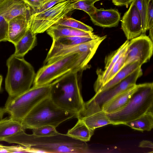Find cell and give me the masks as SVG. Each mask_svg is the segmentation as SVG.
I'll list each match as a JSON object with an SVG mask.
<instances>
[{
    "mask_svg": "<svg viewBox=\"0 0 153 153\" xmlns=\"http://www.w3.org/2000/svg\"><path fill=\"white\" fill-rule=\"evenodd\" d=\"M4 141L25 147L28 152L85 153L88 150L86 142L59 132L53 135L39 137L27 134L23 130Z\"/></svg>",
    "mask_w": 153,
    "mask_h": 153,
    "instance_id": "6da1fadb",
    "label": "cell"
},
{
    "mask_svg": "<svg viewBox=\"0 0 153 153\" xmlns=\"http://www.w3.org/2000/svg\"><path fill=\"white\" fill-rule=\"evenodd\" d=\"M97 49L70 53L44 65L36 74L33 86L47 85L67 74L83 71L87 68Z\"/></svg>",
    "mask_w": 153,
    "mask_h": 153,
    "instance_id": "7a4b0ae2",
    "label": "cell"
},
{
    "mask_svg": "<svg viewBox=\"0 0 153 153\" xmlns=\"http://www.w3.org/2000/svg\"><path fill=\"white\" fill-rule=\"evenodd\" d=\"M82 71L67 74L51 83L49 97L51 100L60 108L75 113L76 116L82 109L84 103L80 79Z\"/></svg>",
    "mask_w": 153,
    "mask_h": 153,
    "instance_id": "3957f363",
    "label": "cell"
},
{
    "mask_svg": "<svg viewBox=\"0 0 153 153\" xmlns=\"http://www.w3.org/2000/svg\"><path fill=\"white\" fill-rule=\"evenodd\" d=\"M153 111V83L137 85L128 102L119 110L107 114L113 125L124 124Z\"/></svg>",
    "mask_w": 153,
    "mask_h": 153,
    "instance_id": "277c9868",
    "label": "cell"
},
{
    "mask_svg": "<svg viewBox=\"0 0 153 153\" xmlns=\"http://www.w3.org/2000/svg\"><path fill=\"white\" fill-rule=\"evenodd\" d=\"M76 114L65 110L56 105L49 96L35 105L23 118L21 122L25 130L46 125L56 128L69 119L76 117Z\"/></svg>",
    "mask_w": 153,
    "mask_h": 153,
    "instance_id": "5b68a950",
    "label": "cell"
},
{
    "mask_svg": "<svg viewBox=\"0 0 153 153\" xmlns=\"http://www.w3.org/2000/svg\"><path fill=\"white\" fill-rule=\"evenodd\" d=\"M5 88L9 97H16L29 89L36 74L32 66L24 57L12 55L7 59Z\"/></svg>",
    "mask_w": 153,
    "mask_h": 153,
    "instance_id": "8992f818",
    "label": "cell"
},
{
    "mask_svg": "<svg viewBox=\"0 0 153 153\" xmlns=\"http://www.w3.org/2000/svg\"><path fill=\"white\" fill-rule=\"evenodd\" d=\"M51 83L33 86L26 92L14 97H8L4 108L10 117L21 122L25 115L38 103L49 96Z\"/></svg>",
    "mask_w": 153,
    "mask_h": 153,
    "instance_id": "52a82bcc",
    "label": "cell"
},
{
    "mask_svg": "<svg viewBox=\"0 0 153 153\" xmlns=\"http://www.w3.org/2000/svg\"><path fill=\"white\" fill-rule=\"evenodd\" d=\"M76 0H67L59 3L44 11L32 14L27 21L28 29L36 35L46 31L64 18L74 10L73 2Z\"/></svg>",
    "mask_w": 153,
    "mask_h": 153,
    "instance_id": "ba28073f",
    "label": "cell"
},
{
    "mask_svg": "<svg viewBox=\"0 0 153 153\" xmlns=\"http://www.w3.org/2000/svg\"><path fill=\"white\" fill-rule=\"evenodd\" d=\"M153 50V41L145 34L132 39L129 41L126 51L124 66L135 61L143 65L149 60Z\"/></svg>",
    "mask_w": 153,
    "mask_h": 153,
    "instance_id": "9c48e42d",
    "label": "cell"
},
{
    "mask_svg": "<svg viewBox=\"0 0 153 153\" xmlns=\"http://www.w3.org/2000/svg\"><path fill=\"white\" fill-rule=\"evenodd\" d=\"M76 117L82 120L90 128L94 131L107 125H112L107 114L91 99L84 102L82 109Z\"/></svg>",
    "mask_w": 153,
    "mask_h": 153,
    "instance_id": "30bf717a",
    "label": "cell"
},
{
    "mask_svg": "<svg viewBox=\"0 0 153 153\" xmlns=\"http://www.w3.org/2000/svg\"><path fill=\"white\" fill-rule=\"evenodd\" d=\"M142 74L141 67L114 86L96 93L91 99L101 108L119 94L135 85L137 79Z\"/></svg>",
    "mask_w": 153,
    "mask_h": 153,
    "instance_id": "8fae6325",
    "label": "cell"
},
{
    "mask_svg": "<svg viewBox=\"0 0 153 153\" xmlns=\"http://www.w3.org/2000/svg\"><path fill=\"white\" fill-rule=\"evenodd\" d=\"M106 35L99 36L95 39L79 45L69 46L51 47L44 61V65L51 63L68 54L82 52L95 48L97 49Z\"/></svg>",
    "mask_w": 153,
    "mask_h": 153,
    "instance_id": "7c38bea8",
    "label": "cell"
},
{
    "mask_svg": "<svg viewBox=\"0 0 153 153\" xmlns=\"http://www.w3.org/2000/svg\"><path fill=\"white\" fill-rule=\"evenodd\" d=\"M121 21V29L128 40L137 37L142 33L141 17L137 7L132 2Z\"/></svg>",
    "mask_w": 153,
    "mask_h": 153,
    "instance_id": "4fadbf2b",
    "label": "cell"
},
{
    "mask_svg": "<svg viewBox=\"0 0 153 153\" xmlns=\"http://www.w3.org/2000/svg\"><path fill=\"white\" fill-rule=\"evenodd\" d=\"M129 42V40H127L118 49L106 57L104 70L102 71L100 69L97 70V77L94 85L96 93L98 92L104 85L109 73L120 57L126 50Z\"/></svg>",
    "mask_w": 153,
    "mask_h": 153,
    "instance_id": "5bb4252c",
    "label": "cell"
},
{
    "mask_svg": "<svg viewBox=\"0 0 153 153\" xmlns=\"http://www.w3.org/2000/svg\"><path fill=\"white\" fill-rule=\"evenodd\" d=\"M89 16L95 25L103 28L117 26L120 19V14L118 10L112 9L97 8L94 13Z\"/></svg>",
    "mask_w": 153,
    "mask_h": 153,
    "instance_id": "9a60e30c",
    "label": "cell"
},
{
    "mask_svg": "<svg viewBox=\"0 0 153 153\" xmlns=\"http://www.w3.org/2000/svg\"><path fill=\"white\" fill-rule=\"evenodd\" d=\"M26 17L20 15L14 18L8 22L7 41L15 45L25 35L28 30Z\"/></svg>",
    "mask_w": 153,
    "mask_h": 153,
    "instance_id": "2e32d148",
    "label": "cell"
},
{
    "mask_svg": "<svg viewBox=\"0 0 153 153\" xmlns=\"http://www.w3.org/2000/svg\"><path fill=\"white\" fill-rule=\"evenodd\" d=\"M137 85L121 93L101 107L106 114L116 112L125 106L128 102L133 92L136 90Z\"/></svg>",
    "mask_w": 153,
    "mask_h": 153,
    "instance_id": "e0dca14e",
    "label": "cell"
},
{
    "mask_svg": "<svg viewBox=\"0 0 153 153\" xmlns=\"http://www.w3.org/2000/svg\"><path fill=\"white\" fill-rule=\"evenodd\" d=\"M46 31L53 40L60 37L76 36H92L94 35L92 32L84 31L57 24L51 26Z\"/></svg>",
    "mask_w": 153,
    "mask_h": 153,
    "instance_id": "ac0fdd59",
    "label": "cell"
},
{
    "mask_svg": "<svg viewBox=\"0 0 153 153\" xmlns=\"http://www.w3.org/2000/svg\"><path fill=\"white\" fill-rule=\"evenodd\" d=\"M25 130L21 122L9 117L0 120V141Z\"/></svg>",
    "mask_w": 153,
    "mask_h": 153,
    "instance_id": "d6986e66",
    "label": "cell"
},
{
    "mask_svg": "<svg viewBox=\"0 0 153 153\" xmlns=\"http://www.w3.org/2000/svg\"><path fill=\"white\" fill-rule=\"evenodd\" d=\"M37 45L36 35L28 29L25 35L14 45L15 55L24 57Z\"/></svg>",
    "mask_w": 153,
    "mask_h": 153,
    "instance_id": "ffe728a7",
    "label": "cell"
},
{
    "mask_svg": "<svg viewBox=\"0 0 153 153\" xmlns=\"http://www.w3.org/2000/svg\"><path fill=\"white\" fill-rule=\"evenodd\" d=\"M142 65L138 61H134L124 65L111 80L100 89L98 92L108 89L115 85L136 69L141 67Z\"/></svg>",
    "mask_w": 153,
    "mask_h": 153,
    "instance_id": "44dd1931",
    "label": "cell"
},
{
    "mask_svg": "<svg viewBox=\"0 0 153 153\" xmlns=\"http://www.w3.org/2000/svg\"><path fill=\"white\" fill-rule=\"evenodd\" d=\"M94 131L90 128L82 120L78 119L75 125L68 130L66 134L76 139L86 142L90 140Z\"/></svg>",
    "mask_w": 153,
    "mask_h": 153,
    "instance_id": "7402d4cb",
    "label": "cell"
},
{
    "mask_svg": "<svg viewBox=\"0 0 153 153\" xmlns=\"http://www.w3.org/2000/svg\"><path fill=\"white\" fill-rule=\"evenodd\" d=\"M123 125L140 131H150L153 128V111H150L140 117Z\"/></svg>",
    "mask_w": 153,
    "mask_h": 153,
    "instance_id": "603a6c76",
    "label": "cell"
},
{
    "mask_svg": "<svg viewBox=\"0 0 153 153\" xmlns=\"http://www.w3.org/2000/svg\"><path fill=\"white\" fill-rule=\"evenodd\" d=\"M99 37L94 34L92 36H76L60 37L53 40L51 47H57L76 45L95 39Z\"/></svg>",
    "mask_w": 153,
    "mask_h": 153,
    "instance_id": "cb8c5ba5",
    "label": "cell"
},
{
    "mask_svg": "<svg viewBox=\"0 0 153 153\" xmlns=\"http://www.w3.org/2000/svg\"><path fill=\"white\" fill-rule=\"evenodd\" d=\"M56 24L87 32H92L93 30V29L91 27L68 17L64 18Z\"/></svg>",
    "mask_w": 153,
    "mask_h": 153,
    "instance_id": "d4e9b609",
    "label": "cell"
},
{
    "mask_svg": "<svg viewBox=\"0 0 153 153\" xmlns=\"http://www.w3.org/2000/svg\"><path fill=\"white\" fill-rule=\"evenodd\" d=\"M148 0H134L132 1L137 7L141 17L143 28L142 33L148 30L147 21V5Z\"/></svg>",
    "mask_w": 153,
    "mask_h": 153,
    "instance_id": "484cf974",
    "label": "cell"
},
{
    "mask_svg": "<svg viewBox=\"0 0 153 153\" xmlns=\"http://www.w3.org/2000/svg\"><path fill=\"white\" fill-rule=\"evenodd\" d=\"M94 1L91 0H76L73 2L74 10L84 11L89 15L94 13L97 8L94 5Z\"/></svg>",
    "mask_w": 153,
    "mask_h": 153,
    "instance_id": "4316f807",
    "label": "cell"
},
{
    "mask_svg": "<svg viewBox=\"0 0 153 153\" xmlns=\"http://www.w3.org/2000/svg\"><path fill=\"white\" fill-rule=\"evenodd\" d=\"M56 127L50 125L39 127L32 129L33 134L39 137L52 136L59 133Z\"/></svg>",
    "mask_w": 153,
    "mask_h": 153,
    "instance_id": "83f0119b",
    "label": "cell"
},
{
    "mask_svg": "<svg viewBox=\"0 0 153 153\" xmlns=\"http://www.w3.org/2000/svg\"><path fill=\"white\" fill-rule=\"evenodd\" d=\"M126 51L121 56L112 67L106 78L105 85L111 80L124 66L126 57Z\"/></svg>",
    "mask_w": 153,
    "mask_h": 153,
    "instance_id": "f1b7e54d",
    "label": "cell"
},
{
    "mask_svg": "<svg viewBox=\"0 0 153 153\" xmlns=\"http://www.w3.org/2000/svg\"><path fill=\"white\" fill-rule=\"evenodd\" d=\"M67 0H47L38 8L33 10V14L38 13L48 9L56 4Z\"/></svg>",
    "mask_w": 153,
    "mask_h": 153,
    "instance_id": "f546056e",
    "label": "cell"
},
{
    "mask_svg": "<svg viewBox=\"0 0 153 153\" xmlns=\"http://www.w3.org/2000/svg\"><path fill=\"white\" fill-rule=\"evenodd\" d=\"M153 0H148L147 5V21L148 30L153 27Z\"/></svg>",
    "mask_w": 153,
    "mask_h": 153,
    "instance_id": "4dcf8cb0",
    "label": "cell"
},
{
    "mask_svg": "<svg viewBox=\"0 0 153 153\" xmlns=\"http://www.w3.org/2000/svg\"><path fill=\"white\" fill-rule=\"evenodd\" d=\"M19 146H7L0 144V153H18Z\"/></svg>",
    "mask_w": 153,
    "mask_h": 153,
    "instance_id": "1f68e13d",
    "label": "cell"
},
{
    "mask_svg": "<svg viewBox=\"0 0 153 153\" xmlns=\"http://www.w3.org/2000/svg\"><path fill=\"white\" fill-rule=\"evenodd\" d=\"M33 9V10L38 8L43 3L42 0H24Z\"/></svg>",
    "mask_w": 153,
    "mask_h": 153,
    "instance_id": "d6a6232c",
    "label": "cell"
},
{
    "mask_svg": "<svg viewBox=\"0 0 153 153\" xmlns=\"http://www.w3.org/2000/svg\"><path fill=\"white\" fill-rule=\"evenodd\" d=\"M134 0H112V2L116 6H125L128 7V4H131Z\"/></svg>",
    "mask_w": 153,
    "mask_h": 153,
    "instance_id": "836d02e7",
    "label": "cell"
},
{
    "mask_svg": "<svg viewBox=\"0 0 153 153\" xmlns=\"http://www.w3.org/2000/svg\"><path fill=\"white\" fill-rule=\"evenodd\" d=\"M139 147L143 148L153 149V143L152 141L148 140H143L139 144Z\"/></svg>",
    "mask_w": 153,
    "mask_h": 153,
    "instance_id": "e575fe53",
    "label": "cell"
},
{
    "mask_svg": "<svg viewBox=\"0 0 153 153\" xmlns=\"http://www.w3.org/2000/svg\"><path fill=\"white\" fill-rule=\"evenodd\" d=\"M149 30V37L151 40L153 41V27L151 28Z\"/></svg>",
    "mask_w": 153,
    "mask_h": 153,
    "instance_id": "d590c367",
    "label": "cell"
},
{
    "mask_svg": "<svg viewBox=\"0 0 153 153\" xmlns=\"http://www.w3.org/2000/svg\"><path fill=\"white\" fill-rule=\"evenodd\" d=\"M3 78L1 75H0V91L1 90V85L2 81Z\"/></svg>",
    "mask_w": 153,
    "mask_h": 153,
    "instance_id": "8d00e7d4",
    "label": "cell"
},
{
    "mask_svg": "<svg viewBox=\"0 0 153 153\" xmlns=\"http://www.w3.org/2000/svg\"><path fill=\"white\" fill-rule=\"evenodd\" d=\"M91 0L94 1L95 2H96L97 1H100V0Z\"/></svg>",
    "mask_w": 153,
    "mask_h": 153,
    "instance_id": "74e56055",
    "label": "cell"
},
{
    "mask_svg": "<svg viewBox=\"0 0 153 153\" xmlns=\"http://www.w3.org/2000/svg\"><path fill=\"white\" fill-rule=\"evenodd\" d=\"M42 0L43 2V3H44L47 0Z\"/></svg>",
    "mask_w": 153,
    "mask_h": 153,
    "instance_id": "f35d334b",
    "label": "cell"
}]
</instances>
